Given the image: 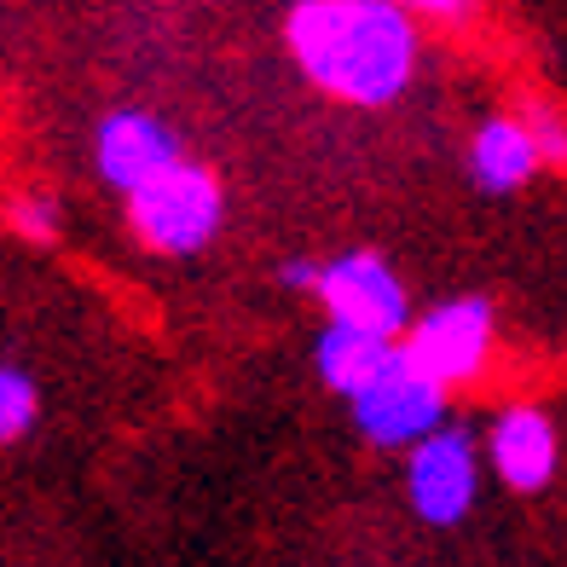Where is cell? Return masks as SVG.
Listing matches in <instances>:
<instances>
[{
    "instance_id": "obj_11",
    "label": "cell",
    "mask_w": 567,
    "mask_h": 567,
    "mask_svg": "<svg viewBox=\"0 0 567 567\" xmlns=\"http://www.w3.org/2000/svg\"><path fill=\"white\" fill-rule=\"evenodd\" d=\"M35 417H41V389H35V377L18 371V365H0V446L23 441V434L35 429Z\"/></svg>"
},
{
    "instance_id": "obj_12",
    "label": "cell",
    "mask_w": 567,
    "mask_h": 567,
    "mask_svg": "<svg viewBox=\"0 0 567 567\" xmlns=\"http://www.w3.org/2000/svg\"><path fill=\"white\" fill-rule=\"evenodd\" d=\"M522 127L533 134L538 163L567 168V111L561 105H550V99H527V105H522Z\"/></svg>"
},
{
    "instance_id": "obj_3",
    "label": "cell",
    "mask_w": 567,
    "mask_h": 567,
    "mask_svg": "<svg viewBox=\"0 0 567 567\" xmlns=\"http://www.w3.org/2000/svg\"><path fill=\"white\" fill-rule=\"evenodd\" d=\"M493 342H498V324H493L486 296H452V301L411 319V330L400 337V353L417 377L441 382L452 394V389H463V382H475L486 371Z\"/></svg>"
},
{
    "instance_id": "obj_6",
    "label": "cell",
    "mask_w": 567,
    "mask_h": 567,
    "mask_svg": "<svg viewBox=\"0 0 567 567\" xmlns=\"http://www.w3.org/2000/svg\"><path fill=\"white\" fill-rule=\"evenodd\" d=\"M353 423L371 446H389V452L405 446L411 452L417 441H429L434 429H446V389L417 377L411 365H400V371L382 377L377 389H365L353 400Z\"/></svg>"
},
{
    "instance_id": "obj_2",
    "label": "cell",
    "mask_w": 567,
    "mask_h": 567,
    "mask_svg": "<svg viewBox=\"0 0 567 567\" xmlns=\"http://www.w3.org/2000/svg\"><path fill=\"white\" fill-rule=\"evenodd\" d=\"M226 220V192L220 179L179 157L174 168H163L157 179L127 197V231L140 238V249L151 255H197L215 244V231Z\"/></svg>"
},
{
    "instance_id": "obj_1",
    "label": "cell",
    "mask_w": 567,
    "mask_h": 567,
    "mask_svg": "<svg viewBox=\"0 0 567 567\" xmlns=\"http://www.w3.org/2000/svg\"><path fill=\"white\" fill-rule=\"evenodd\" d=\"M284 47L319 93L359 111L394 105L417 75V23L389 0H296Z\"/></svg>"
},
{
    "instance_id": "obj_14",
    "label": "cell",
    "mask_w": 567,
    "mask_h": 567,
    "mask_svg": "<svg viewBox=\"0 0 567 567\" xmlns=\"http://www.w3.org/2000/svg\"><path fill=\"white\" fill-rule=\"evenodd\" d=\"M400 12H417V18H441V23H463L475 12V0H389Z\"/></svg>"
},
{
    "instance_id": "obj_13",
    "label": "cell",
    "mask_w": 567,
    "mask_h": 567,
    "mask_svg": "<svg viewBox=\"0 0 567 567\" xmlns=\"http://www.w3.org/2000/svg\"><path fill=\"white\" fill-rule=\"evenodd\" d=\"M7 226L18 231V238H30V244H53L59 238V203L47 192H18L7 203Z\"/></svg>"
},
{
    "instance_id": "obj_5",
    "label": "cell",
    "mask_w": 567,
    "mask_h": 567,
    "mask_svg": "<svg viewBox=\"0 0 567 567\" xmlns=\"http://www.w3.org/2000/svg\"><path fill=\"white\" fill-rule=\"evenodd\" d=\"M481 493V452L470 429H434L429 441L405 452V498L429 527H457Z\"/></svg>"
},
{
    "instance_id": "obj_10",
    "label": "cell",
    "mask_w": 567,
    "mask_h": 567,
    "mask_svg": "<svg viewBox=\"0 0 567 567\" xmlns=\"http://www.w3.org/2000/svg\"><path fill=\"white\" fill-rule=\"evenodd\" d=\"M538 168H545V163H538L533 134L522 127V116H493V122L475 127V140H470V179L481 192H493V197L522 192Z\"/></svg>"
},
{
    "instance_id": "obj_8",
    "label": "cell",
    "mask_w": 567,
    "mask_h": 567,
    "mask_svg": "<svg viewBox=\"0 0 567 567\" xmlns=\"http://www.w3.org/2000/svg\"><path fill=\"white\" fill-rule=\"evenodd\" d=\"M486 463H493V475L509 493H545L556 481V463H561L550 411H538L527 400L504 405L493 417V429H486Z\"/></svg>"
},
{
    "instance_id": "obj_15",
    "label": "cell",
    "mask_w": 567,
    "mask_h": 567,
    "mask_svg": "<svg viewBox=\"0 0 567 567\" xmlns=\"http://www.w3.org/2000/svg\"><path fill=\"white\" fill-rule=\"evenodd\" d=\"M278 278L290 284V290H307V296H313V290H319V261H284Z\"/></svg>"
},
{
    "instance_id": "obj_7",
    "label": "cell",
    "mask_w": 567,
    "mask_h": 567,
    "mask_svg": "<svg viewBox=\"0 0 567 567\" xmlns=\"http://www.w3.org/2000/svg\"><path fill=\"white\" fill-rule=\"evenodd\" d=\"M186 151H179V134L151 116V111H111L93 134V163H99V179L116 186L122 197H134L145 179H157L163 168H174Z\"/></svg>"
},
{
    "instance_id": "obj_9",
    "label": "cell",
    "mask_w": 567,
    "mask_h": 567,
    "mask_svg": "<svg viewBox=\"0 0 567 567\" xmlns=\"http://www.w3.org/2000/svg\"><path fill=\"white\" fill-rule=\"evenodd\" d=\"M313 365H319V377H324V389L342 394V400L353 405L365 389H377L389 371H400L405 353H400V342H389V337H365V330L324 324V330H319V348H313Z\"/></svg>"
},
{
    "instance_id": "obj_4",
    "label": "cell",
    "mask_w": 567,
    "mask_h": 567,
    "mask_svg": "<svg viewBox=\"0 0 567 567\" xmlns=\"http://www.w3.org/2000/svg\"><path fill=\"white\" fill-rule=\"evenodd\" d=\"M319 307H324V324H342V330H365V337H389L400 342L411 330V296L400 272L371 249H348L337 261H319Z\"/></svg>"
}]
</instances>
